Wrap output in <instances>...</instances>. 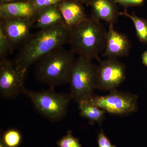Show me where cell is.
<instances>
[{
    "label": "cell",
    "mask_w": 147,
    "mask_h": 147,
    "mask_svg": "<svg viewBox=\"0 0 147 147\" xmlns=\"http://www.w3.org/2000/svg\"><path fill=\"white\" fill-rule=\"evenodd\" d=\"M57 144L59 147H82L79 139L74 137L70 130L57 142Z\"/></svg>",
    "instance_id": "18"
},
{
    "label": "cell",
    "mask_w": 147,
    "mask_h": 147,
    "mask_svg": "<svg viewBox=\"0 0 147 147\" xmlns=\"http://www.w3.org/2000/svg\"><path fill=\"white\" fill-rule=\"evenodd\" d=\"M138 98L137 95L116 90L105 96L94 94L84 101L102 109L106 113L123 116L137 112Z\"/></svg>",
    "instance_id": "6"
},
{
    "label": "cell",
    "mask_w": 147,
    "mask_h": 147,
    "mask_svg": "<svg viewBox=\"0 0 147 147\" xmlns=\"http://www.w3.org/2000/svg\"><path fill=\"white\" fill-rule=\"evenodd\" d=\"M89 3L92 11V16L109 24L115 23L119 12L115 0H90Z\"/></svg>",
    "instance_id": "13"
},
{
    "label": "cell",
    "mask_w": 147,
    "mask_h": 147,
    "mask_svg": "<svg viewBox=\"0 0 147 147\" xmlns=\"http://www.w3.org/2000/svg\"><path fill=\"white\" fill-rule=\"evenodd\" d=\"M72 50L59 47L40 58L36 63L35 76L50 88L69 83L75 59Z\"/></svg>",
    "instance_id": "3"
},
{
    "label": "cell",
    "mask_w": 147,
    "mask_h": 147,
    "mask_svg": "<svg viewBox=\"0 0 147 147\" xmlns=\"http://www.w3.org/2000/svg\"><path fill=\"white\" fill-rule=\"evenodd\" d=\"M33 26V18L1 19L0 21V28L5 34L12 52L17 47H21L28 39Z\"/></svg>",
    "instance_id": "9"
},
{
    "label": "cell",
    "mask_w": 147,
    "mask_h": 147,
    "mask_svg": "<svg viewBox=\"0 0 147 147\" xmlns=\"http://www.w3.org/2000/svg\"><path fill=\"white\" fill-rule=\"evenodd\" d=\"M107 32L100 21L93 16L69 28L68 43L74 54L100 61L99 55L105 49Z\"/></svg>",
    "instance_id": "2"
},
{
    "label": "cell",
    "mask_w": 147,
    "mask_h": 147,
    "mask_svg": "<svg viewBox=\"0 0 147 147\" xmlns=\"http://www.w3.org/2000/svg\"><path fill=\"white\" fill-rule=\"evenodd\" d=\"M19 1H28L29 0H19Z\"/></svg>",
    "instance_id": "27"
},
{
    "label": "cell",
    "mask_w": 147,
    "mask_h": 147,
    "mask_svg": "<svg viewBox=\"0 0 147 147\" xmlns=\"http://www.w3.org/2000/svg\"><path fill=\"white\" fill-rule=\"evenodd\" d=\"M57 5L69 28L79 24L88 17L82 4L75 0H64Z\"/></svg>",
    "instance_id": "11"
},
{
    "label": "cell",
    "mask_w": 147,
    "mask_h": 147,
    "mask_svg": "<svg viewBox=\"0 0 147 147\" xmlns=\"http://www.w3.org/2000/svg\"><path fill=\"white\" fill-rule=\"evenodd\" d=\"M78 104L81 117L88 120L91 124L95 122L100 125L102 124L106 113L104 110L86 101H81Z\"/></svg>",
    "instance_id": "15"
},
{
    "label": "cell",
    "mask_w": 147,
    "mask_h": 147,
    "mask_svg": "<svg viewBox=\"0 0 147 147\" xmlns=\"http://www.w3.org/2000/svg\"><path fill=\"white\" fill-rule=\"evenodd\" d=\"M98 66L92 60L79 56L75 59L69 84L71 99L79 103L94 95L97 89Z\"/></svg>",
    "instance_id": "4"
},
{
    "label": "cell",
    "mask_w": 147,
    "mask_h": 147,
    "mask_svg": "<svg viewBox=\"0 0 147 147\" xmlns=\"http://www.w3.org/2000/svg\"><path fill=\"white\" fill-rule=\"evenodd\" d=\"M145 0H115L116 3L119 4L125 8L129 7L142 5Z\"/></svg>",
    "instance_id": "22"
},
{
    "label": "cell",
    "mask_w": 147,
    "mask_h": 147,
    "mask_svg": "<svg viewBox=\"0 0 147 147\" xmlns=\"http://www.w3.org/2000/svg\"><path fill=\"white\" fill-rule=\"evenodd\" d=\"M142 63L147 67V50L143 53L142 55Z\"/></svg>",
    "instance_id": "23"
},
{
    "label": "cell",
    "mask_w": 147,
    "mask_h": 147,
    "mask_svg": "<svg viewBox=\"0 0 147 147\" xmlns=\"http://www.w3.org/2000/svg\"><path fill=\"white\" fill-rule=\"evenodd\" d=\"M126 78V67L116 58H107L98 66L97 89L111 92L117 90Z\"/></svg>",
    "instance_id": "8"
},
{
    "label": "cell",
    "mask_w": 147,
    "mask_h": 147,
    "mask_svg": "<svg viewBox=\"0 0 147 147\" xmlns=\"http://www.w3.org/2000/svg\"><path fill=\"white\" fill-rule=\"evenodd\" d=\"M26 70L16 67L8 59L0 61V94L4 98H11L24 93V77Z\"/></svg>",
    "instance_id": "7"
},
{
    "label": "cell",
    "mask_w": 147,
    "mask_h": 147,
    "mask_svg": "<svg viewBox=\"0 0 147 147\" xmlns=\"http://www.w3.org/2000/svg\"><path fill=\"white\" fill-rule=\"evenodd\" d=\"M57 5L42 9L35 13L33 18L35 24L33 27L40 30L65 23Z\"/></svg>",
    "instance_id": "14"
},
{
    "label": "cell",
    "mask_w": 147,
    "mask_h": 147,
    "mask_svg": "<svg viewBox=\"0 0 147 147\" xmlns=\"http://www.w3.org/2000/svg\"><path fill=\"white\" fill-rule=\"evenodd\" d=\"M12 53L10 44L2 29L0 28V60L7 59L8 55Z\"/></svg>",
    "instance_id": "19"
},
{
    "label": "cell",
    "mask_w": 147,
    "mask_h": 147,
    "mask_svg": "<svg viewBox=\"0 0 147 147\" xmlns=\"http://www.w3.org/2000/svg\"><path fill=\"white\" fill-rule=\"evenodd\" d=\"M58 1H59V2H60L62 1H64V0H57Z\"/></svg>",
    "instance_id": "28"
},
{
    "label": "cell",
    "mask_w": 147,
    "mask_h": 147,
    "mask_svg": "<svg viewBox=\"0 0 147 147\" xmlns=\"http://www.w3.org/2000/svg\"><path fill=\"white\" fill-rule=\"evenodd\" d=\"M0 147H8L6 146L1 141H0Z\"/></svg>",
    "instance_id": "26"
},
{
    "label": "cell",
    "mask_w": 147,
    "mask_h": 147,
    "mask_svg": "<svg viewBox=\"0 0 147 147\" xmlns=\"http://www.w3.org/2000/svg\"><path fill=\"white\" fill-rule=\"evenodd\" d=\"M33 8L35 13L38 11L48 7L57 5L59 2L57 0H29Z\"/></svg>",
    "instance_id": "20"
},
{
    "label": "cell",
    "mask_w": 147,
    "mask_h": 147,
    "mask_svg": "<svg viewBox=\"0 0 147 147\" xmlns=\"http://www.w3.org/2000/svg\"><path fill=\"white\" fill-rule=\"evenodd\" d=\"M69 28L65 23L40 29L20 47L13 61L17 68L26 70L40 58L68 43Z\"/></svg>",
    "instance_id": "1"
},
{
    "label": "cell",
    "mask_w": 147,
    "mask_h": 147,
    "mask_svg": "<svg viewBox=\"0 0 147 147\" xmlns=\"http://www.w3.org/2000/svg\"><path fill=\"white\" fill-rule=\"evenodd\" d=\"M75 1H77L82 4H86L89 3L90 2V0H75Z\"/></svg>",
    "instance_id": "25"
},
{
    "label": "cell",
    "mask_w": 147,
    "mask_h": 147,
    "mask_svg": "<svg viewBox=\"0 0 147 147\" xmlns=\"http://www.w3.org/2000/svg\"><path fill=\"white\" fill-rule=\"evenodd\" d=\"M97 142L98 147H116L115 145L112 144L102 130L98 135Z\"/></svg>",
    "instance_id": "21"
},
{
    "label": "cell",
    "mask_w": 147,
    "mask_h": 147,
    "mask_svg": "<svg viewBox=\"0 0 147 147\" xmlns=\"http://www.w3.org/2000/svg\"><path fill=\"white\" fill-rule=\"evenodd\" d=\"M19 0H0L1 4L15 2L18 1Z\"/></svg>",
    "instance_id": "24"
},
{
    "label": "cell",
    "mask_w": 147,
    "mask_h": 147,
    "mask_svg": "<svg viewBox=\"0 0 147 147\" xmlns=\"http://www.w3.org/2000/svg\"><path fill=\"white\" fill-rule=\"evenodd\" d=\"M131 44L126 35L114 28V24H110L106 34L104 57L116 58L126 57L129 54Z\"/></svg>",
    "instance_id": "10"
},
{
    "label": "cell",
    "mask_w": 147,
    "mask_h": 147,
    "mask_svg": "<svg viewBox=\"0 0 147 147\" xmlns=\"http://www.w3.org/2000/svg\"><path fill=\"white\" fill-rule=\"evenodd\" d=\"M119 15L129 18L134 24L137 36L140 42L147 44V19L141 18L134 14H129L126 9L119 12Z\"/></svg>",
    "instance_id": "16"
},
{
    "label": "cell",
    "mask_w": 147,
    "mask_h": 147,
    "mask_svg": "<svg viewBox=\"0 0 147 147\" xmlns=\"http://www.w3.org/2000/svg\"><path fill=\"white\" fill-rule=\"evenodd\" d=\"M22 135L15 129H9L4 132L1 141L8 147H18L22 142Z\"/></svg>",
    "instance_id": "17"
},
{
    "label": "cell",
    "mask_w": 147,
    "mask_h": 147,
    "mask_svg": "<svg viewBox=\"0 0 147 147\" xmlns=\"http://www.w3.org/2000/svg\"><path fill=\"white\" fill-rule=\"evenodd\" d=\"M24 94L31 100L36 109L50 120L58 121L63 118L67 113L70 94L57 93L53 88L40 91L25 89Z\"/></svg>",
    "instance_id": "5"
},
{
    "label": "cell",
    "mask_w": 147,
    "mask_h": 147,
    "mask_svg": "<svg viewBox=\"0 0 147 147\" xmlns=\"http://www.w3.org/2000/svg\"><path fill=\"white\" fill-rule=\"evenodd\" d=\"M34 15L33 8L29 1H18L0 4L1 19H32Z\"/></svg>",
    "instance_id": "12"
}]
</instances>
